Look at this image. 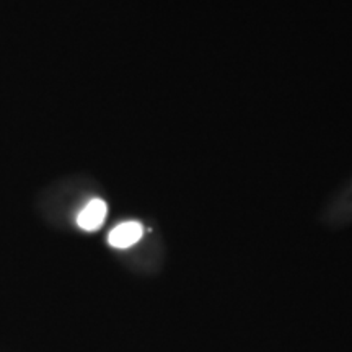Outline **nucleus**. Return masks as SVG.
Wrapping results in <instances>:
<instances>
[{
    "label": "nucleus",
    "instance_id": "nucleus-1",
    "mask_svg": "<svg viewBox=\"0 0 352 352\" xmlns=\"http://www.w3.org/2000/svg\"><path fill=\"white\" fill-rule=\"evenodd\" d=\"M144 235V227L140 226L139 222H124L120 223L118 227H114L108 235V243L113 246V248H129V246L135 245L138 241L142 239Z\"/></svg>",
    "mask_w": 352,
    "mask_h": 352
},
{
    "label": "nucleus",
    "instance_id": "nucleus-2",
    "mask_svg": "<svg viewBox=\"0 0 352 352\" xmlns=\"http://www.w3.org/2000/svg\"><path fill=\"white\" fill-rule=\"evenodd\" d=\"M108 214L107 202L101 199H91L88 204L80 210L77 217V226L85 232H95L104 223Z\"/></svg>",
    "mask_w": 352,
    "mask_h": 352
}]
</instances>
